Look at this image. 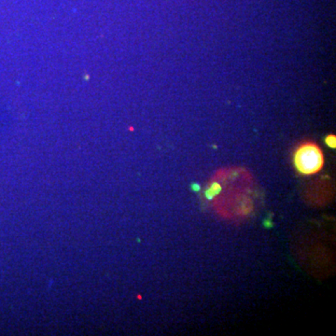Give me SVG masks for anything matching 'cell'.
<instances>
[{
    "label": "cell",
    "instance_id": "6da1fadb",
    "mask_svg": "<svg viewBox=\"0 0 336 336\" xmlns=\"http://www.w3.org/2000/svg\"><path fill=\"white\" fill-rule=\"evenodd\" d=\"M324 163L323 151L314 142L306 141L300 144L293 153V164L304 176L318 174L323 168Z\"/></svg>",
    "mask_w": 336,
    "mask_h": 336
},
{
    "label": "cell",
    "instance_id": "7a4b0ae2",
    "mask_svg": "<svg viewBox=\"0 0 336 336\" xmlns=\"http://www.w3.org/2000/svg\"><path fill=\"white\" fill-rule=\"evenodd\" d=\"M220 190H221L220 185L219 183L215 182V183L211 184V186L206 191L205 195H206V197L207 198L208 200H211V199H213V198H214L216 195L219 194V193L220 192Z\"/></svg>",
    "mask_w": 336,
    "mask_h": 336
},
{
    "label": "cell",
    "instance_id": "3957f363",
    "mask_svg": "<svg viewBox=\"0 0 336 336\" xmlns=\"http://www.w3.org/2000/svg\"><path fill=\"white\" fill-rule=\"evenodd\" d=\"M325 143L329 148L335 149L336 148V136L334 135H328L325 137Z\"/></svg>",
    "mask_w": 336,
    "mask_h": 336
},
{
    "label": "cell",
    "instance_id": "277c9868",
    "mask_svg": "<svg viewBox=\"0 0 336 336\" xmlns=\"http://www.w3.org/2000/svg\"><path fill=\"white\" fill-rule=\"evenodd\" d=\"M192 188H193V191H199V190H200V187H199V186H197V185H195V184L192 186Z\"/></svg>",
    "mask_w": 336,
    "mask_h": 336
}]
</instances>
